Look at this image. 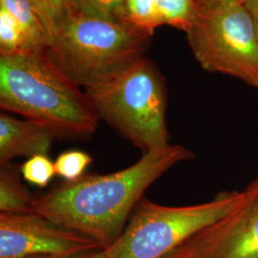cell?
I'll return each mask as SVG.
<instances>
[{
    "instance_id": "obj_1",
    "label": "cell",
    "mask_w": 258,
    "mask_h": 258,
    "mask_svg": "<svg viewBox=\"0 0 258 258\" xmlns=\"http://www.w3.org/2000/svg\"><path fill=\"white\" fill-rule=\"evenodd\" d=\"M194 153L169 145L148 153L132 166L109 174H84L34 199L29 213L79 231L108 249L121 235L144 192L178 163Z\"/></svg>"
},
{
    "instance_id": "obj_2",
    "label": "cell",
    "mask_w": 258,
    "mask_h": 258,
    "mask_svg": "<svg viewBox=\"0 0 258 258\" xmlns=\"http://www.w3.org/2000/svg\"><path fill=\"white\" fill-rule=\"evenodd\" d=\"M81 86L45 50L0 55V106L50 129L55 138H91L100 118Z\"/></svg>"
},
{
    "instance_id": "obj_3",
    "label": "cell",
    "mask_w": 258,
    "mask_h": 258,
    "mask_svg": "<svg viewBox=\"0 0 258 258\" xmlns=\"http://www.w3.org/2000/svg\"><path fill=\"white\" fill-rule=\"evenodd\" d=\"M105 120L142 154L169 146L164 79L147 57L121 67L84 88Z\"/></svg>"
},
{
    "instance_id": "obj_4",
    "label": "cell",
    "mask_w": 258,
    "mask_h": 258,
    "mask_svg": "<svg viewBox=\"0 0 258 258\" xmlns=\"http://www.w3.org/2000/svg\"><path fill=\"white\" fill-rule=\"evenodd\" d=\"M150 37L123 22L76 10L45 52L67 77L85 88L144 56Z\"/></svg>"
},
{
    "instance_id": "obj_5",
    "label": "cell",
    "mask_w": 258,
    "mask_h": 258,
    "mask_svg": "<svg viewBox=\"0 0 258 258\" xmlns=\"http://www.w3.org/2000/svg\"><path fill=\"white\" fill-rule=\"evenodd\" d=\"M248 197L224 192L212 201L167 207L143 197L118 240L105 250L109 258H163L197 232L239 208Z\"/></svg>"
},
{
    "instance_id": "obj_6",
    "label": "cell",
    "mask_w": 258,
    "mask_h": 258,
    "mask_svg": "<svg viewBox=\"0 0 258 258\" xmlns=\"http://www.w3.org/2000/svg\"><path fill=\"white\" fill-rule=\"evenodd\" d=\"M185 34L204 70L230 76L258 89V26L241 0L198 5Z\"/></svg>"
},
{
    "instance_id": "obj_7",
    "label": "cell",
    "mask_w": 258,
    "mask_h": 258,
    "mask_svg": "<svg viewBox=\"0 0 258 258\" xmlns=\"http://www.w3.org/2000/svg\"><path fill=\"white\" fill-rule=\"evenodd\" d=\"M101 249L90 237L35 213H0V258L74 256Z\"/></svg>"
},
{
    "instance_id": "obj_8",
    "label": "cell",
    "mask_w": 258,
    "mask_h": 258,
    "mask_svg": "<svg viewBox=\"0 0 258 258\" xmlns=\"http://www.w3.org/2000/svg\"><path fill=\"white\" fill-rule=\"evenodd\" d=\"M246 201L163 258H258V183Z\"/></svg>"
},
{
    "instance_id": "obj_9",
    "label": "cell",
    "mask_w": 258,
    "mask_h": 258,
    "mask_svg": "<svg viewBox=\"0 0 258 258\" xmlns=\"http://www.w3.org/2000/svg\"><path fill=\"white\" fill-rule=\"evenodd\" d=\"M45 126L30 120L0 115V166L19 157L48 155L55 140Z\"/></svg>"
},
{
    "instance_id": "obj_10",
    "label": "cell",
    "mask_w": 258,
    "mask_h": 258,
    "mask_svg": "<svg viewBox=\"0 0 258 258\" xmlns=\"http://www.w3.org/2000/svg\"><path fill=\"white\" fill-rule=\"evenodd\" d=\"M34 199L22 182L20 169L11 163L0 166L1 213H29Z\"/></svg>"
},
{
    "instance_id": "obj_11",
    "label": "cell",
    "mask_w": 258,
    "mask_h": 258,
    "mask_svg": "<svg viewBox=\"0 0 258 258\" xmlns=\"http://www.w3.org/2000/svg\"><path fill=\"white\" fill-rule=\"evenodd\" d=\"M0 7L19 22L38 49L49 46L50 37L31 0H0Z\"/></svg>"
},
{
    "instance_id": "obj_12",
    "label": "cell",
    "mask_w": 258,
    "mask_h": 258,
    "mask_svg": "<svg viewBox=\"0 0 258 258\" xmlns=\"http://www.w3.org/2000/svg\"><path fill=\"white\" fill-rule=\"evenodd\" d=\"M38 49L24 29L9 13L0 7V55L22 54Z\"/></svg>"
},
{
    "instance_id": "obj_13",
    "label": "cell",
    "mask_w": 258,
    "mask_h": 258,
    "mask_svg": "<svg viewBox=\"0 0 258 258\" xmlns=\"http://www.w3.org/2000/svg\"><path fill=\"white\" fill-rule=\"evenodd\" d=\"M124 22L152 37L155 29L163 25L158 0H125Z\"/></svg>"
},
{
    "instance_id": "obj_14",
    "label": "cell",
    "mask_w": 258,
    "mask_h": 258,
    "mask_svg": "<svg viewBox=\"0 0 258 258\" xmlns=\"http://www.w3.org/2000/svg\"><path fill=\"white\" fill-rule=\"evenodd\" d=\"M46 29L50 42L57 30L76 12L73 0H31Z\"/></svg>"
},
{
    "instance_id": "obj_15",
    "label": "cell",
    "mask_w": 258,
    "mask_h": 258,
    "mask_svg": "<svg viewBox=\"0 0 258 258\" xmlns=\"http://www.w3.org/2000/svg\"><path fill=\"white\" fill-rule=\"evenodd\" d=\"M199 0H158L163 25L186 32L194 20Z\"/></svg>"
},
{
    "instance_id": "obj_16",
    "label": "cell",
    "mask_w": 258,
    "mask_h": 258,
    "mask_svg": "<svg viewBox=\"0 0 258 258\" xmlns=\"http://www.w3.org/2000/svg\"><path fill=\"white\" fill-rule=\"evenodd\" d=\"M92 162V157L85 151L67 150L55 159V172L65 182H74L84 175L86 168Z\"/></svg>"
},
{
    "instance_id": "obj_17",
    "label": "cell",
    "mask_w": 258,
    "mask_h": 258,
    "mask_svg": "<svg viewBox=\"0 0 258 258\" xmlns=\"http://www.w3.org/2000/svg\"><path fill=\"white\" fill-rule=\"evenodd\" d=\"M22 178L29 184L45 187L56 175L55 162L48 155H36L30 157L20 166Z\"/></svg>"
},
{
    "instance_id": "obj_18",
    "label": "cell",
    "mask_w": 258,
    "mask_h": 258,
    "mask_svg": "<svg viewBox=\"0 0 258 258\" xmlns=\"http://www.w3.org/2000/svg\"><path fill=\"white\" fill-rule=\"evenodd\" d=\"M73 3L79 12L125 23V0H73Z\"/></svg>"
},
{
    "instance_id": "obj_19",
    "label": "cell",
    "mask_w": 258,
    "mask_h": 258,
    "mask_svg": "<svg viewBox=\"0 0 258 258\" xmlns=\"http://www.w3.org/2000/svg\"><path fill=\"white\" fill-rule=\"evenodd\" d=\"M29 258H109L107 256L105 250L101 249V250H94V251H89L85 252L82 254H78L74 256H59V255H41V256H33Z\"/></svg>"
},
{
    "instance_id": "obj_20",
    "label": "cell",
    "mask_w": 258,
    "mask_h": 258,
    "mask_svg": "<svg viewBox=\"0 0 258 258\" xmlns=\"http://www.w3.org/2000/svg\"><path fill=\"white\" fill-rule=\"evenodd\" d=\"M243 3L258 26V0H243Z\"/></svg>"
},
{
    "instance_id": "obj_21",
    "label": "cell",
    "mask_w": 258,
    "mask_h": 258,
    "mask_svg": "<svg viewBox=\"0 0 258 258\" xmlns=\"http://www.w3.org/2000/svg\"><path fill=\"white\" fill-rule=\"evenodd\" d=\"M211 1H213V0H199L198 1V5H200V4H202V3H206V2H211ZM242 2H243V0H241Z\"/></svg>"
},
{
    "instance_id": "obj_22",
    "label": "cell",
    "mask_w": 258,
    "mask_h": 258,
    "mask_svg": "<svg viewBox=\"0 0 258 258\" xmlns=\"http://www.w3.org/2000/svg\"><path fill=\"white\" fill-rule=\"evenodd\" d=\"M256 182H257V183H258V179H257V180H256Z\"/></svg>"
}]
</instances>
